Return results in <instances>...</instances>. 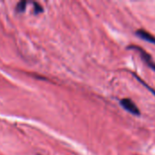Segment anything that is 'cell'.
Returning a JSON list of instances; mask_svg holds the SVG:
<instances>
[{
  "label": "cell",
  "mask_w": 155,
  "mask_h": 155,
  "mask_svg": "<svg viewBox=\"0 0 155 155\" xmlns=\"http://www.w3.org/2000/svg\"><path fill=\"white\" fill-rule=\"evenodd\" d=\"M120 104L121 105L123 106V108L127 111L128 113L134 114V115H136V116H139L141 114V112L139 110V108L137 107V105L129 98H124L120 101Z\"/></svg>",
  "instance_id": "7a4b0ae2"
},
{
  "label": "cell",
  "mask_w": 155,
  "mask_h": 155,
  "mask_svg": "<svg viewBox=\"0 0 155 155\" xmlns=\"http://www.w3.org/2000/svg\"><path fill=\"white\" fill-rule=\"evenodd\" d=\"M128 49H133V50L137 51L141 54V57H142L143 61L146 64V65L155 72V63L153 61L151 54H149L147 52H145L144 49H143L142 47L137 46V45H130V46H128Z\"/></svg>",
  "instance_id": "6da1fadb"
},
{
  "label": "cell",
  "mask_w": 155,
  "mask_h": 155,
  "mask_svg": "<svg viewBox=\"0 0 155 155\" xmlns=\"http://www.w3.org/2000/svg\"><path fill=\"white\" fill-rule=\"evenodd\" d=\"M135 35L140 37L141 39L146 41V42H149V43H152L155 45V36L153 35L152 34H150L149 32L145 31L144 29H138L136 32H135Z\"/></svg>",
  "instance_id": "3957f363"
},
{
  "label": "cell",
  "mask_w": 155,
  "mask_h": 155,
  "mask_svg": "<svg viewBox=\"0 0 155 155\" xmlns=\"http://www.w3.org/2000/svg\"><path fill=\"white\" fill-rule=\"evenodd\" d=\"M26 5V2H20V3H18V5H17V10L18 11H23L24 9H25V5Z\"/></svg>",
  "instance_id": "5b68a950"
},
{
  "label": "cell",
  "mask_w": 155,
  "mask_h": 155,
  "mask_svg": "<svg viewBox=\"0 0 155 155\" xmlns=\"http://www.w3.org/2000/svg\"><path fill=\"white\" fill-rule=\"evenodd\" d=\"M133 75H134V77H135V78H136V79H137V80H138V81H139V82L141 83V84H143V85H144V86H145V87H146V88H147V89H148V90H149V91H150L151 93H153V95L155 96V90H154V89H153V88H152V87H151V86H150L149 84H146V83H145V82H144V81H143V80L142 78H140V77H139V76L137 75V74H134V73H133Z\"/></svg>",
  "instance_id": "277c9868"
}]
</instances>
